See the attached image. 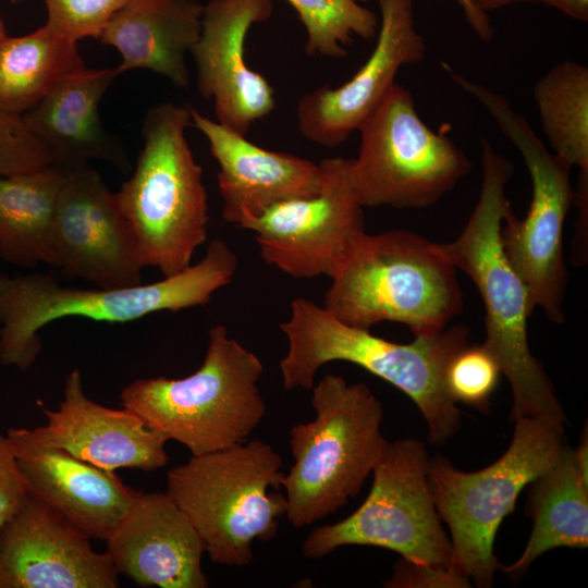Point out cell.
Here are the masks:
<instances>
[{"instance_id": "4316f807", "label": "cell", "mask_w": 588, "mask_h": 588, "mask_svg": "<svg viewBox=\"0 0 588 588\" xmlns=\"http://www.w3.org/2000/svg\"><path fill=\"white\" fill-rule=\"evenodd\" d=\"M534 99L553 154L588 176V68L555 64L536 82Z\"/></svg>"}, {"instance_id": "d4e9b609", "label": "cell", "mask_w": 588, "mask_h": 588, "mask_svg": "<svg viewBox=\"0 0 588 588\" xmlns=\"http://www.w3.org/2000/svg\"><path fill=\"white\" fill-rule=\"evenodd\" d=\"M64 171L50 164L12 175L0 174V257L33 268L53 267L52 225Z\"/></svg>"}, {"instance_id": "5bb4252c", "label": "cell", "mask_w": 588, "mask_h": 588, "mask_svg": "<svg viewBox=\"0 0 588 588\" xmlns=\"http://www.w3.org/2000/svg\"><path fill=\"white\" fill-rule=\"evenodd\" d=\"M63 171L52 225L53 267L97 287L140 284L144 265L115 193L90 164Z\"/></svg>"}, {"instance_id": "d6986e66", "label": "cell", "mask_w": 588, "mask_h": 588, "mask_svg": "<svg viewBox=\"0 0 588 588\" xmlns=\"http://www.w3.org/2000/svg\"><path fill=\"white\" fill-rule=\"evenodd\" d=\"M47 424L34 428L45 443L105 470L132 468L151 471L167 465V439L151 429L135 412L109 408L84 392L78 369L64 382L57 411L38 402Z\"/></svg>"}, {"instance_id": "603a6c76", "label": "cell", "mask_w": 588, "mask_h": 588, "mask_svg": "<svg viewBox=\"0 0 588 588\" xmlns=\"http://www.w3.org/2000/svg\"><path fill=\"white\" fill-rule=\"evenodd\" d=\"M203 10L197 0H130L98 40L120 53V74L149 70L186 89L191 83L186 54L199 38Z\"/></svg>"}, {"instance_id": "277c9868", "label": "cell", "mask_w": 588, "mask_h": 588, "mask_svg": "<svg viewBox=\"0 0 588 588\" xmlns=\"http://www.w3.org/2000/svg\"><path fill=\"white\" fill-rule=\"evenodd\" d=\"M330 279L322 307L363 329L389 321L430 335L463 309L456 268L439 243L411 231L365 232Z\"/></svg>"}, {"instance_id": "44dd1931", "label": "cell", "mask_w": 588, "mask_h": 588, "mask_svg": "<svg viewBox=\"0 0 588 588\" xmlns=\"http://www.w3.org/2000/svg\"><path fill=\"white\" fill-rule=\"evenodd\" d=\"M192 126L206 138L217 161L221 216L240 226L271 206L316 195L321 186L319 163L289 152L265 149L246 136L191 108Z\"/></svg>"}, {"instance_id": "7a4b0ae2", "label": "cell", "mask_w": 588, "mask_h": 588, "mask_svg": "<svg viewBox=\"0 0 588 588\" xmlns=\"http://www.w3.org/2000/svg\"><path fill=\"white\" fill-rule=\"evenodd\" d=\"M289 348L279 367L286 390H311L317 371L328 363L355 364L405 393L420 411L428 438L442 445L460 429L461 412L446 387V369L467 345L464 324L396 343L350 326L315 302L298 297L280 324Z\"/></svg>"}, {"instance_id": "6da1fadb", "label": "cell", "mask_w": 588, "mask_h": 588, "mask_svg": "<svg viewBox=\"0 0 588 588\" xmlns=\"http://www.w3.org/2000/svg\"><path fill=\"white\" fill-rule=\"evenodd\" d=\"M482 183L478 201L461 234L439 243L456 269L477 287L485 306L486 339L482 343L497 359L511 385V419L559 418L565 412L542 365L530 352L527 320L532 314L526 284L507 260L501 226L512 210L506 185L513 163L488 138L480 139Z\"/></svg>"}, {"instance_id": "ba28073f", "label": "cell", "mask_w": 588, "mask_h": 588, "mask_svg": "<svg viewBox=\"0 0 588 588\" xmlns=\"http://www.w3.org/2000/svg\"><path fill=\"white\" fill-rule=\"evenodd\" d=\"M282 458L260 440L192 455L167 474V494L188 517L215 564L244 567L255 540L275 537L285 516Z\"/></svg>"}, {"instance_id": "5b68a950", "label": "cell", "mask_w": 588, "mask_h": 588, "mask_svg": "<svg viewBox=\"0 0 588 588\" xmlns=\"http://www.w3.org/2000/svg\"><path fill=\"white\" fill-rule=\"evenodd\" d=\"M191 108L166 101L147 110L134 172L115 193L144 268L163 277L188 268L208 236L203 168L186 138Z\"/></svg>"}, {"instance_id": "d6a6232c", "label": "cell", "mask_w": 588, "mask_h": 588, "mask_svg": "<svg viewBox=\"0 0 588 588\" xmlns=\"http://www.w3.org/2000/svg\"><path fill=\"white\" fill-rule=\"evenodd\" d=\"M29 497L9 439L0 432V531Z\"/></svg>"}, {"instance_id": "3957f363", "label": "cell", "mask_w": 588, "mask_h": 588, "mask_svg": "<svg viewBox=\"0 0 588 588\" xmlns=\"http://www.w3.org/2000/svg\"><path fill=\"white\" fill-rule=\"evenodd\" d=\"M236 269L235 253L215 238L199 262L148 284L81 289L62 285L51 273L0 272V363L30 368L42 348L39 332L62 318L126 323L159 311L207 305L233 280Z\"/></svg>"}, {"instance_id": "ac0fdd59", "label": "cell", "mask_w": 588, "mask_h": 588, "mask_svg": "<svg viewBox=\"0 0 588 588\" xmlns=\"http://www.w3.org/2000/svg\"><path fill=\"white\" fill-rule=\"evenodd\" d=\"M7 437L29 494L90 539L106 541L139 494L114 471L42 442L33 429L10 428Z\"/></svg>"}, {"instance_id": "1f68e13d", "label": "cell", "mask_w": 588, "mask_h": 588, "mask_svg": "<svg viewBox=\"0 0 588 588\" xmlns=\"http://www.w3.org/2000/svg\"><path fill=\"white\" fill-rule=\"evenodd\" d=\"M391 588H466L470 580L446 566L415 563L401 559L392 577L385 581Z\"/></svg>"}, {"instance_id": "2e32d148", "label": "cell", "mask_w": 588, "mask_h": 588, "mask_svg": "<svg viewBox=\"0 0 588 588\" xmlns=\"http://www.w3.org/2000/svg\"><path fill=\"white\" fill-rule=\"evenodd\" d=\"M273 0H209L191 50L200 96L212 100L216 121L246 136L275 108L274 89L245 61L246 36L273 14Z\"/></svg>"}, {"instance_id": "74e56055", "label": "cell", "mask_w": 588, "mask_h": 588, "mask_svg": "<svg viewBox=\"0 0 588 588\" xmlns=\"http://www.w3.org/2000/svg\"><path fill=\"white\" fill-rule=\"evenodd\" d=\"M11 3L13 4H17V3H21L23 2L24 0H9Z\"/></svg>"}, {"instance_id": "7402d4cb", "label": "cell", "mask_w": 588, "mask_h": 588, "mask_svg": "<svg viewBox=\"0 0 588 588\" xmlns=\"http://www.w3.org/2000/svg\"><path fill=\"white\" fill-rule=\"evenodd\" d=\"M119 75L118 66H85L64 76L22 115L49 150L53 166L71 170L102 160L120 171L130 169L124 145L105 128L99 117L100 101Z\"/></svg>"}, {"instance_id": "9c48e42d", "label": "cell", "mask_w": 588, "mask_h": 588, "mask_svg": "<svg viewBox=\"0 0 588 588\" xmlns=\"http://www.w3.org/2000/svg\"><path fill=\"white\" fill-rule=\"evenodd\" d=\"M504 454L477 471L448 458H429L428 481L436 509L451 534V565L478 587H491L500 564L493 553L497 531L513 512L520 491L550 469L565 448V421L524 417Z\"/></svg>"}, {"instance_id": "e575fe53", "label": "cell", "mask_w": 588, "mask_h": 588, "mask_svg": "<svg viewBox=\"0 0 588 588\" xmlns=\"http://www.w3.org/2000/svg\"><path fill=\"white\" fill-rule=\"evenodd\" d=\"M579 22L588 21V0H539Z\"/></svg>"}, {"instance_id": "4dcf8cb0", "label": "cell", "mask_w": 588, "mask_h": 588, "mask_svg": "<svg viewBox=\"0 0 588 588\" xmlns=\"http://www.w3.org/2000/svg\"><path fill=\"white\" fill-rule=\"evenodd\" d=\"M50 164L49 150L23 118L0 111V174L26 173Z\"/></svg>"}, {"instance_id": "8d00e7d4", "label": "cell", "mask_w": 588, "mask_h": 588, "mask_svg": "<svg viewBox=\"0 0 588 588\" xmlns=\"http://www.w3.org/2000/svg\"><path fill=\"white\" fill-rule=\"evenodd\" d=\"M8 36L4 22L0 15V41Z\"/></svg>"}, {"instance_id": "8fae6325", "label": "cell", "mask_w": 588, "mask_h": 588, "mask_svg": "<svg viewBox=\"0 0 588 588\" xmlns=\"http://www.w3.org/2000/svg\"><path fill=\"white\" fill-rule=\"evenodd\" d=\"M358 132L350 177L364 208H427L471 171L465 152L421 120L412 93L397 83Z\"/></svg>"}, {"instance_id": "ffe728a7", "label": "cell", "mask_w": 588, "mask_h": 588, "mask_svg": "<svg viewBox=\"0 0 588 588\" xmlns=\"http://www.w3.org/2000/svg\"><path fill=\"white\" fill-rule=\"evenodd\" d=\"M118 574L140 587L207 588L200 537L167 493H142L105 541Z\"/></svg>"}, {"instance_id": "e0dca14e", "label": "cell", "mask_w": 588, "mask_h": 588, "mask_svg": "<svg viewBox=\"0 0 588 588\" xmlns=\"http://www.w3.org/2000/svg\"><path fill=\"white\" fill-rule=\"evenodd\" d=\"M51 506L29 494L0 531V588H115L106 552Z\"/></svg>"}, {"instance_id": "4fadbf2b", "label": "cell", "mask_w": 588, "mask_h": 588, "mask_svg": "<svg viewBox=\"0 0 588 588\" xmlns=\"http://www.w3.org/2000/svg\"><path fill=\"white\" fill-rule=\"evenodd\" d=\"M319 166L316 195L278 203L238 226L254 232L265 262L295 279L330 278L366 232L350 159L330 157Z\"/></svg>"}, {"instance_id": "f1b7e54d", "label": "cell", "mask_w": 588, "mask_h": 588, "mask_svg": "<svg viewBox=\"0 0 588 588\" xmlns=\"http://www.w3.org/2000/svg\"><path fill=\"white\" fill-rule=\"evenodd\" d=\"M500 366L483 345H466L446 369V387L454 401L487 412L501 376Z\"/></svg>"}, {"instance_id": "83f0119b", "label": "cell", "mask_w": 588, "mask_h": 588, "mask_svg": "<svg viewBox=\"0 0 588 588\" xmlns=\"http://www.w3.org/2000/svg\"><path fill=\"white\" fill-rule=\"evenodd\" d=\"M296 11L307 39L305 52L329 59L348 56L355 37L376 38L380 20L365 0H286Z\"/></svg>"}, {"instance_id": "8992f818", "label": "cell", "mask_w": 588, "mask_h": 588, "mask_svg": "<svg viewBox=\"0 0 588 588\" xmlns=\"http://www.w3.org/2000/svg\"><path fill=\"white\" fill-rule=\"evenodd\" d=\"M315 418L293 426V464L284 474L285 517L309 526L343 507L362 490L385 452L383 407L365 383L326 375L311 388Z\"/></svg>"}, {"instance_id": "52a82bcc", "label": "cell", "mask_w": 588, "mask_h": 588, "mask_svg": "<svg viewBox=\"0 0 588 588\" xmlns=\"http://www.w3.org/2000/svg\"><path fill=\"white\" fill-rule=\"evenodd\" d=\"M262 372L259 357L216 324L196 371L180 379H137L120 399L151 429L197 456L248 440L266 414L257 384Z\"/></svg>"}, {"instance_id": "9a60e30c", "label": "cell", "mask_w": 588, "mask_h": 588, "mask_svg": "<svg viewBox=\"0 0 588 588\" xmlns=\"http://www.w3.org/2000/svg\"><path fill=\"white\" fill-rule=\"evenodd\" d=\"M380 24L366 62L342 85H324L305 94L296 107L303 137L326 148L341 146L379 107L399 71L426 54L424 37L414 25L413 0H377Z\"/></svg>"}, {"instance_id": "f546056e", "label": "cell", "mask_w": 588, "mask_h": 588, "mask_svg": "<svg viewBox=\"0 0 588 588\" xmlns=\"http://www.w3.org/2000/svg\"><path fill=\"white\" fill-rule=\"evenodd\" d=\"M130 0H44L46 26L59 37L77 42L99 39L113 15Z\"/></svg>"}, {"instance_id": "30bf717a", "label": "cell", "mask_w": 588, "mask_h": 588, "mask_svg": "<svg viewBox=\"0 0 588 588\" xmlns=\"http://www.w3.org/2000/svg\"><path fill=\"white\" fill-rule=\"evenodd\" d=\"M452 82L489 112L524 159L531 200L523 219L509 211L501 226V242L507 260L527 286L532 309L540 307L550 321L563 323L567 284L563 230L574 205L572 168L549 152L526 118L502 94L460 73L452 75Z\"/></svg>"}, {"instance_id": "d590c367", "label": "cell", "mask_w": 588, "mask_h": 588, "mask_svg": "<svg viewBox=\"0 0 588 588\" xmlns=\"http://www.w3.org/2000/svg\"><path fill=\"white\" fill-rule=\"evenodd\" d=\"M483 12L488 13L503 7L520 2H539V0H473Z\"/></svg>"}, {"instance_id": "cb8c5ba5", "label": "cell", "mask_w": 588, "mask_h": 588, "mask_svg": "<svg viewBox=\"0 0 588 588\" xmlns=\"http://www.w3.org/2000/svg\"><path fill=\"white\" fill-rule=\"evenodd\" d=\"M528 486L531 535L517 561L499 567L513 577L549 550L588 547V476L577 467L573 450L565 445L554 465Z\"/></svg>"}, {"instance_id": "484cf974", "label": "cell", "mask_w": 588, "mask_h": 588, "mask_svg": "<svg viewBox=\"0 0 588 588\" xmlns=\"http://www.w3.org/2000/svg\"><path fill=\"white\" fill-rule=\"evenodd\" d=\"M85 68L77 42L46 25L0 41V111L22 117L68 74Z\"/></svg>"}, {"instance_id": "836d02e7", "label": "cell", "mask_w": 588, "mask_h": 588, "mask_svg": "<svg viewBox=\"0 0 588 588\" xmlns=\"http://www.w3.org/2000/svg\"><path fill=\"white\" fill-rule=\"evenodd\" d=\"M462 9L464 16L476 33L485 41H490L493 37V27L488 13L479 9L473 0H455Z\"/></svg>"}, {"instance_id": "7c38bea8", "label": "cell", "mask_w": 588, "mask_h": 588, "mask_svg": "<svg viewBox=\"0 0 588 588\" xmlns=\"http://www.w3.org/2000/svg\"><path fill=\"white\" fill-rule=\"evenodd\" d=\"M429 458L416 439L388 443L366 500L346 518L314 528L303 541V554L317 560L344 546H371L415 563L450 567L451 541L430 491Z\"/></svg>"}]
</instances>
